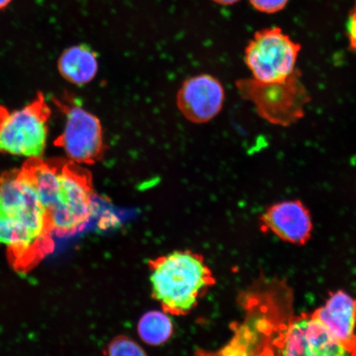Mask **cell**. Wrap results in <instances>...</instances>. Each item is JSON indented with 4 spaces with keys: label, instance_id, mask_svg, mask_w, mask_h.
<instances>
[{
    "label": "cell",
    "instance_id": "6da1fadb",
    "mask_svg": "<svg viewBox=\"0 0 356 356\" xmlns=\"http://www.w3.org/2000/svg\"><path fill=\"white\" fill-rule=\"evenodd\" d=\"M152 296L164 313H191L216 283L204 257L191 251H176L148 264Z\"/></svg>",
    "mask_w": 356,
    "mask_h": 356
},
{
    "label": "cell",
    "instance_id": "7a4b0ae2",
    "mask_svg": "<svg viewBox=\"0 0 356 356\" xmlns=\"http://www.w3.org/2000/svg\"><path fill=\"white\" fill-rule=\"evenodd\" d=\"M52 232L69 236L81 232L92 215V176L72 161L59 163L56 172L39 191Z\"/></svg>",
    "mask_w": 356,
    "mask_h": 356
},
{
    "label": "cell",
    "instance_id": "3957f363",
    "mask_svg": "<svg viewBox=\"0 0 356 356\" xmlns=\"http://www.w3.org/2000/svg\"><path fill=\"white\" fill-rule=\"evenodd\" d=\"M236 88L243 100L254 106L262 119L275 126L287 127L300 121L311 101L298 69L283 81L243 79L238 80Z\"/></svg>",
    "mask_w": 356,
    "mask_h": 356
},
{
    "label": "cell",
    "instance_id": "277c9868",
    "mask_svg": "<svg viewBox=\"0 0 356 356\" xmlns=\"http://www.w3.org/2000/svg\"><path fill=\"white\" fill-rule=\"evenodd\" d=\"M50 114L42 95L19 110L0 108V152L42 159L47 147Z\"/></svg>",
    "mask_w": 356,
    "mask_h": 356
},
{
    "label": "cell",
    "instance_id": "5b68a950",
    "mask_svg": "<svg viewBox=\"0 0 356 356\" xmlns=\"http://www.w3.org/2000/svg\"><path fill=\"white\" fill-rule=\"evenodd\" d=\"M301 47L277 28L257 32L246 49L244 60L252 78L261 82H280L297 70Z\"/></svg>",
    "mask_w": 356,
    "mask_h": 356
},
{
    "label": "cell",
    "instance_id": "8992f818",
    "mask_svg": "<svg viewBox=\"0 0 356 356\" xmlns=\"http://www.w3.org/2000/svg\"><path fill=\"white\" fill-rule=\"evenodd\" d=\"M274 356H356L311 314L289 316L273 341Z\"/></svg>",
    "mask_w": 356,
    "mask_h": 356
},
{
    "label": "cell",
    "instance_id": "52a82bcc",
    "mask_svg": "<svg viewBox=\"0 0 356 356\" xmlns=\"http://www.w3.org/2000/svg\"><path fill=\"white\" fill-rule=\"evenodd\" d=\"M0 211L19 220L40 238L52 243L46 208L22 169L0 177Z\"/></svg>",
    "mask_w": 356,
    "mask_h": 356
},
{
    "label": "cell",
    "instance_id": "ba28073f",
    "mask_svg": "<svg viewBox=\"0 0 356 356\" xmlns=\"http://www.w3.org/2000/svg\"><path fill=\"white\" fill-rule=\"evenodd\" d=\"M65 114L64 131L58 138L56 145L75 163L91 165L99 161L105 151L100 120L76 105L67 108Z\"/></svg>",
    "mask_w": 356,
    "mask_h": 356
},
{
    "label": "cell",
    "instance_id": "9c48e42d",
    "mask_svg": "<svg viewBox=\"0 0 356 356\" xmlns=\"http://www.w3.org/2000/svg\"><path fill=\"white\" fill-rule=\"evenodd\" d=\"M225 91L220 80L202 74L182 83L177 95V105L189 122L203 124L216 118L224 106Z\"/></svg>",
    "mask_w": 356,
    "mask_h": 356
},
{
    "label": "cell",
    "instance_id": "30bf717a",
    "mask_svg": "<svg viewBox=\"0 0 356 356\" xmlns=\"http://www.w3.org/2000/svg\"><path fill=\"white\" fill-rule=\"evenodd\" d=\"M260 221L262 229L296 245L308 242L314 229L310 211L300 200L273 204L262 213Z\"/></svg>",
    "mask_w": 356,
    "mask_h": 356
},
{
    "label": "cell",
    "instance_id": "8fae6325",
    "mask_svg": "<svg viewBox=\"0 0 356 356\" xmlns=\"http://www.w3.org/2000/svg\"><path fill=\"white\" fill-rule=\"evenodd\" d=\"M312 315L347 350L356 355V299L345 291L332 293Z\"/></svg>",
    "mask_w": 356,
    "mask_h": 356
},
{
    "label": "cell",
    "instance_id": "7c38bea8",
    "mask_svg": "<svg viewBox=\"0 0 356 356\" xmlns=\"http://www.w3.org/2000/svg\"><path fill=\"white\" fill-rule=\"evenodd\" d=\"M0 245L10 248L17 259L30 253L42 256L52 250L53 244L44 241L32 230L8 213L0 211Z\"/></svg>",
    "mask_w": 356,
    "mask_h": 356
},
{
    "label": "cell",
    "instance_id": "4fadbf2b",
    "mask_svg": "<svg viewBox=\"0 0 356 356\" xmlns=\"http://www.w3.org/2000/svg\"><path fill=\"white\" fill-rule=\"evenodd\" d=\"M58 70L66 81L82 86L90 83L99 71L96 52L86 44L65 49L58 60Z\"/></svg>",
    "mask_w": 356,
    "mask_h": 356
},
{
    "label": "cell",
    "instance_id": "5bb4252c",
    "mask_svg": "<svg viewBox=\"0 0 356 356\" xmlns=\"http://www.w3.org/2000/svg\"><path fill=\"white\" fill-rule=\"evenodd\" d=\"M173 325L166 313L149 311L138 324V333L145 343L159 346L165 343L172 335Z\"/></svg>",
    "mask_w": 356,
    "mask_h": 356
},
{
    "label": "cell",
    "instance_id": "9a60e30c",
    "mask_svg": "<svg viewBox=\"0 0 356 356\" xmlns=\"http://www.w3.org/2000/svg\"><path fill=\"white\" fill-rule=\"evenodd\" d=\"M108 356H148L136 341L127 336H118L110 342Z\"/></svg>",
    "mask_w": 356,
    "mask_h": 356
},
{
    "label": "cell",
    "instance_id": "2e32d148",
    "mask_svg": "<svg viewBox=\"0 0 356 356\" xmlns=\"http://www.w3.org/2000/svg\"><path fill=\"white\" fill-rule=\"evenodd\" d=\"M249 1L258 11L273 13L283 10L289 0H249Z\"/></svg>",
    "mask_w": 356,
    "mask_h": 356
},
{
    "label": "cell",
    "instance_id": "e0dca14e",
    "mask_svg": "<svg viewBox=\"0 0 356 356\" xmlns=\"http://www.w3.org/2000/svg\"><path fill=\"white\" fill-rule=\"evenodd\" d=\"M195 356H242L234 353H231V351L227 350L224 348L222 350L217 351V353H204V351L199 350L197 351V355Z\"/></svg>",
    "mask_w": 356,
    "mask_h": 356
},
{
    "label": "cell",
    "instance_id": "ac0fdd59",
    "mask_svg": "<svg viewBox=\"0 0 356 356\" xmlns=\"http://www.w3.org/2000/svg\"><path fill=\"white\" fill-rule=\"evenodd\" d=\"M213 2L221 4V6H231L240 1V0H213Z\"/></svg>",
    "mask_w": 356,
    "mask_h": 356
},
{
    "label": "cell",
    "instance_id": "d6986e66",
    "mask_svg": "<svg viewBox=\"0 0 356 356\" xmlns=\"http://www.w3.org/2000/svg\"><path fill=\"white\" fill-rule=\"evenodd\" d=\"M11 1L12 0H0V10L6 8Z\"/></svg>",
    "mask_w": 356,
    "mask_h": 356
}]
</instances>
